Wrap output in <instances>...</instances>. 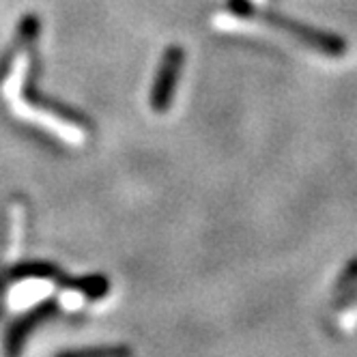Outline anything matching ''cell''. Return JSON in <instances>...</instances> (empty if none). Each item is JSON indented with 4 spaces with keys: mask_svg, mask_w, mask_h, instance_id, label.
<instances>
[{
    "mask_svg": "<svg viewBox=\"0 0 357 357\" xmlns=\"http://www.w3.org/2000/svg\"><path fill=\"white\" fill-rule=\"evenodd\" d=\"M35 31H37L35 22L29 20L26 26H24V31H22L24 41H22L20 50L15 52L11 69H9L7 78L3 82V99L7 101L11 112L17 119L43 127L45 132L54 134L56 138H61L69 146H80L86 140V132H84L82 125L73 123L69 119H63V116L54 114L52 110L37 108V106L29 104V101L22 97V82H24V78H26V71H29V65H31V41L35 39Z\"/></svg>",
    "mask_w": 357,
    "mask_h": 357,
    "instance_id": "cell-1",
    "label": "cell"
},
{
    "mask_svg": "<svg viewBox=\"0 0 357 357\" xmlns=\"http://www.w3.org/2000/svg\"><path fill=\"white\" fill-rule=\"evenodd\" d=\"M181 59H183L181 50H170L166 54L158 84L153 89V108L155 110H166V106L170 104L172 91L176 84V75H178V69H181Z\"/></svg>",
    "mask_w": 357,
    "mask_h": 357,
    "instance_id": "cell-3",
    "label": "cell"
},
{
    "mask_svg": "<svg viewBox=\"0 0 357 357\" xmlns=\"http://www.w3.org/2000/svg\"><path fill=\"white\" fill-rule=\"evenodd\" d=\"M254 3H259V5H263V3H267V0H254Z\"/></svg>",
    "mask_w": 357,
    "mask_h": 357,
    "instance_id": "cell-6",
    "label": "cell"
},
{
    "mask_svg": "<svg viewBox=\"0 0 357 357\" xmlns=\"http://www.w3.org/2000/svg\"><path fill=\"white\" fill-rule=\"evenodd\" d=\"M215 29L220 31H231V33H271L275 37H287L291 43L301 45L305 50H312L317 54L323 56H342L347 52V45L329 35H321L314 31H303L297 29L293 24H284L278 20H267V17H259V15H239V13H218L213 17Z\"/></svg>",
    "mask_w": 357,
    "mask_h": 357,
    "instance_id": "cell-2",
    "label": "cell"
},
{
    "mask_svg": "<svg viewBox=\"0 0 357 357\" xmlns=\"http://www.w3.org/2000/svg\"><path fill=\"white\" fill-rule=\"evenodd\" d=\"M59 357H132V351L127 347H93L80 351H67Z\"/></svg>",
    "mask_w": 357,
    "mask_h": 357,
    "instance_id": "cell-5",
    "label": "cell"
},
{
    "mask_svg": "<svg viewBox=\"0 0 357 357\" xmlns=\"http://www.w3.org/2000/svg\"><path fill=\"white\" fill-rule=\"evenodd\" d=\"M52 312V305H43V308H39V310H35L31 317H26L24 319L20 325H15L13 327V331H11V336H9V347H11V355L20 349V344L24 342V338H26V334L29 331L39 323V321H43V317L45 314H50Z\"/></svg>",
    "mask_w": 357,
    "mask_h": 357,
    "instance_id": "cell-4",
    "label": "cell"
}]
</instances>
